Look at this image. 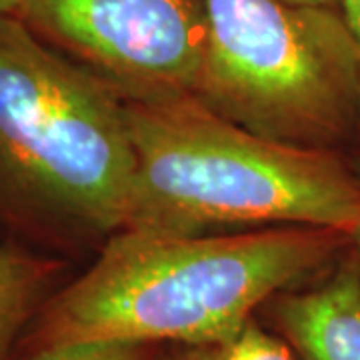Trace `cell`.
I'll list each match as a JSON object with an SVG mask.
<instances>
[{"label":"cell","mask_w":360,"mask_h":360,"mask_svg":"<svg viewBox=\"0 0 360 360\" xmlns=\"http://www.w3.org/2000/svg\"><path fill=\"white\" fill-rule=\"evenodd\" d=\"M350 245L312 226L160 236L122 229L28 328L26 350L75 340L198 345L236 333L272 296L314 281Z\"/></svg>","instance_id":"cell-1"},{"label":"cell","mask_w":360,"mask_h":360,"mask_svg":"<svg viewBox=\"0 0 360 360\" xmlns=\"http://www.w3.org/2000/svg\"><path fill=\"white\" fill-rule=\"evenodd\" d=\"M132 172L124 101L0 14V231L60 250L104 245L127 224Z\"/></svg>","instance_id":"cell-2"},{"label":"cell","mask_w":360,"mask_h":360,"mask_svg":"<svg viewBox=\"0 0 360 360\" xmlns=\"http://www.w3.org/2000/svg\"><path fill=\"white\" fill-rule=\"evenodd\" d=\"M134 172L124 229L205 236L312 226L350 236L360 176L336 150L269 141L194 96L130 101Z\"/></svg>","instance_id":"cell-3"},{"label":"cell","mask_w":360,"mask_h":360,"mask_svg":"<svg viewBox=\"0 0 360 360\" xmlns=\"http://www.w3.org/2000/svg\"><path fill=\"white\" fill-rule=\"evenodd\" d=\"M194 98L257 136L336 150L359 136L360 56L340 6L205 0Z\"/></svg>","instance_id":"cell-4"},{"label":"cell","mask_w":360,"mask_h":360,"mask_svg":"<svg viewBox=\"0 0 360 360\" xmlns=\"http://www.w3.org/2000/svg\"><path fill=\"white\" fill-rule=\"evenodd\" d=\"M18 18L124 103L198 90L208 37L205 0H22Z\"/></svg>","instance_id":"cell-5"},{"label":"cell","mask_w":360,"mask_h":360,"mask_svg":"<svg viewBox=\"0 0 360 360\" xmlns=\"http://www.w3.org/2000/svg\"><path fill=\"white\" fill-rule=\"evenodd\" d=\"M296 360H360V258L352 245L314 281L260 309Z\"/></svg>","instance_id":"cell-6"},{"label":"cell","mask_w":360,"mask_h":360,"mask_svg":"<svg viewBox=\"0 0 360 360\" xmlns=\"http://www.w3.org/2000/svg\"><path fill=\"white\" fill-rule=\"evenodd\" d=\"M66 262L6 240L0 243V360L63 286Z\"/></svg>","instance_id":"cell-7"},{"label":"cell","mask_w":360,"mask_h":360,"mask_svg":"<svg viewBox=\"0 0 360 360\" xmlns=\"http://www.w3.org/2000/svg\"><path fill=\"white\" fill-rule=\"evenodd\" d=\"M160 360H296V356L283 336L258 321L257 314L236 333L219 340L162 348Z\"/></svg>","instance_id":"cell-8"},{"label":"cell","mask_w":360,"mask_h":360,"mask_svg":"<svg viewBox=\"0 0 360 360\" xmlns=\"http://www.w3.org/2000/svg\"><path fill=\"white\" fill-rule=\"evenodd\" d=\"M160 345L134 342V340H75L51 347L26 350L20 360H160Z\"/></svg>","instance_id":"cell-9"},{"label":"cell","mask_w":360,"mask_h":360,"mask_svg":"<svg viewBox=\"0 0 360 360\" xmlns=\"http://www.w3.org/2000/svg\"><path fill=\"white\" fill-rule=\"evenodd\" d=\"M340 11L345 14V20H347L348 28L352 32V37L356 40V46H359V56H360V0H340ZM359 136H360V122H359Z\"/></svg>","instance_id":"cell-10"},{"label":"cell","mask_w":360,"mask_h":360,"mask_svg":"<svg viewBox=\"0 0 360 360\" xmlns=\"http://www.w3.org/2000/svg\"><path fill=\"white\" fill-rule=\"evenodd\" d=\"M22 6V0H0V14H16Z\"/></svg>","instance_id":"cell-11"},{"label":"cell","mask_w":360,"mask_h":360,"mask_svg":"<svg viewBox=\"0 0 360 360\" xmlns=\"http://www.w3.org/2000/svg\"><path fill=\"white\" fill-rule=\"evenodd\" d=\"M290 2H298V4H319V6H338L340 0H290Z\"/></svg>","instance_id":"cell-12"},{"label":"cell","mask_w":360,"mask_h":360,"mask_svg":"<svg viewBox=\"0 0 360 360\" xmlns=\"http://www.w3.org/2000/svg\"><path fill=\"white\" fill-rule=\"evenodd\" d=\"M350 245H352L354 252H356L360 258V224L356 226V229H354V231L350 232Z\"/></svg>","instance_id":"cell-13"},{"label":"cell","mask_w":360,"mask_h":360,"mask_svg":"<svg viewBox=\"0 0 360 360\" xmlns=\"http://www.w3.org/2000/svg\"><path fill=\"white\" fill-rule=\"evenodd\" d=\"M352 168L356 170V174H359V176H360V155H359V158H356V160L352 162Z\"/></svg>","instance_id":"cell-14"}]
</instances>
